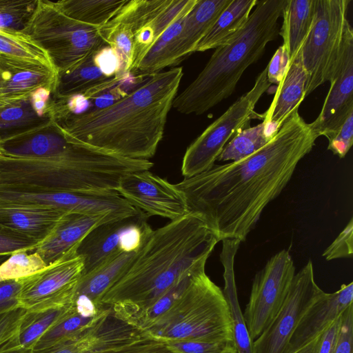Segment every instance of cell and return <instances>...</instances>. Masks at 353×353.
I'll return each instance as SVG.
<instances>
[{"mask_svg": "<svg viewBox=\"0 0 353 353\" xmlns=\"http://www.w3.org/2000/svg\"><path fill=\"white\" fill-rule=\"evenodd\" d=\"M319 137L296 110L254 153L214 165L175 186L185 199L188 213L205 222L220 241L235 239L243 242L267 205L287 186Z\"/></svg>", "mask_w": 353, "mask_h": 353, "instance_id": "obj_1", "label": "cell"}, {"mask_svg": "<svg viewBox=\"0 0 353 353\" xmlns=\"http://www.w3.org/2000/svg\"><path fill=\"white\" fill-rule=\"evenodd\" d=\"M219 241L205 222L190 213L152 230L125 272L103 294L99 307L111 308L127 323L181 280L205 269Z\"/></svg>", "mask_w": 353, "mask_h": 353, "instance_id": "obj_2", "label": "cell"}, {"mask_svg": "<svg viewBox=\"0 0 353 353\" xmlns=\"http://www.w3.org/2000/svg\"><path fill=\"white\" fill-rule=\"evenodd\" d=\"M183 68L146 76L114 102L53 121L70 142L133 159L154 157L177 94Z\"/></svg>", "mask_w": 353, "mask_h": 353, "instance_id": "obj_3", "label": "cell"}, {"mask_svg": "<svg viewBox=\"0 0 353 353\" xmlns=\"http://www.w3.org/2000/svg\"><path fill=\"white\" fill-rule=\"evenodd\" d=\"M152 166L150 160L125 158L68 141L61 152L44 157L1 152L0 187L37 192H117L123 176Z\"/></svg>", "mask_w": 353, "mask_h": 353, "instance_id": "obj_4", "label": "cell"}, {"mask_svg": "<svg viewBox=\"0 0 353 353\" xmlns=\"http://www.w3.org/2000/svg\"><path fill=\"white\" fill-rule=\"evenodd\" d=\"M285 0L258 1L242 29L226 44L215 48L196 79L180 94L172 107L184 114H202L234 92L245 70L276 39Z\"/></svg>", "mask_w": 353, "mask_h": 353, "instance_id": "obj_5", "label": "cell"}, {"mask_svg": "<svg viewBox=\"0 0 353 353\" xmlns=\"http://www.w3.org/2000/svg\"><path fill=\"white\" fill-rule=\"evenodd\" d=\"M165 343L187 341L233 342L232 320L223 290L202 270L170 308L142 332Z\"/></svg>", "mask_w": 353, "mask_h": 353, "instance_id": "obj_6", "label": "cell"}, {"mask_svg": "<svg viewBox=\"0 0 353 353\" xmlns=\"http://www.w3.org/2000/svg\"><path fill=\"white\" fill-rule=\"evenodd\" d=\"M99 28L68 17L54 1L37 0L21 31L47 53L59 73L108 46Z\"/></svg>", "mask_w": 353, "mask_h": 353, "instance_id": "obj_7", "label": "cell"}, {"mask_svg": "<svg viewBox=\"0 0 353 353\" xmlns=\"http://www.w3.org/2000/svg\"><path fill=\"white\" fill-rule=\"evenodd\" d=\"M271 84L267 77V66L257 76L250 90L239 97L187 148L181 174L189 178L210 170L226 144L240 131L250 127V121L259 118L256 104Z\"/></svg>", "mask_w": 353, "mask_h": 353, "instance_id": "obj_8", "label": "cell"}, {"mask_svg": "<svg viewBox=\"0 0 353 353\" xmlns=\"http://www.w3.org/2000/svg\"><path fill=\"white\" fill-rule=\"evenodd\" d=\"M350 0H316L312 28L301 54L307 75L305 97L328 81L340 55Z\"/></svg>", "mask_w": 353, "mask_h": 353, "instance_id": "obj_9", "label": "cell"}, {"mask_svg": "<svg viewBox=\"0 0 353 353\" xmlns=\"http://www.w3.org/2000/svg\"><path fill=\"white\" fill-rule=\"evenodd\" d=\"M288 250H282L267 261L253 279L243 318L252 341L256 339L279 313L295 275Z\"/></svg>", "mask_w": 353, "mask_h": 353, "instance_id": "obj_10", "label": "cell"}, {"mask_svg": "<svg viewBox=\"0 0 353 353\" xmlns=\"http://www.w3.org/2000/svg\"><path fill=\"white\" fill-rule=\"evenodd\" d=\"M78 245L43 269L19 279V307L40 311L74 301L76 285L83 270V259L77 252Z\"/></svg>", "mask_w": 353, "mask_h": 353, "instance_id": "obj_11", "label": "cell"}, {"mask_svg": "<svg viewBox=\"0 0 353 353\" xmlns=\"http://www.w3.org/2000/svg\"><path fill=\"white\" fill-rule=\"evenodd\" d=\"M141 210L131 216L100 224L81 240L77 254L83 261L82 274H88L123 252L137 251L152 229Z\"/></svg>", "mask_w": 353, "mask_h": 353, "instance_id": "obj_12", "label": "cell"}, {"mask_svg": "<svg viewBox=\"0 0 353 353\" xmlns=\"http://www.w3.org/2000/svg\"><path fill=\"white\" fill-rule=\"evenodd\" d=\"M309 260L295 274L283 306L262 334L253 341L254 353H283L300 319L323 292Z\"/></svg>", "mask_w": 353, "mask_h": 353, "instance_id": "obj_13", "label": "cell"}, {"mask_svg": "<svg viewBox=\"0 0 353 353\" xmlns=\"http://www.w3.org/2000/svg\"><path fill=\"white\" fill-rule=\"evenodd\" d=\"M116 191L148 216H159L173 221L188 214L185 199L175 184L149 170L123 176Z\"/></svg>", "mask_w": 353, "mask_h": 353, "instance_id": "obj_14", "label": "cell"}, {"mask_svg": "<svg viewBox=\"0 0 353 353\" xmlns=\"http://www.w3.org/2000/svg\"><path fill=\"white\" fill-rule=\"evenodd\" d=\"M330 88L318 117L311 123L319 136L335 133L353 112V30L345 25L342 47L328 81Z\"/></svg>", "mask_w": 353, "mask_h": 353, "instance_id": "obj_15", "label": "cell"}, {"mask_svg": "<svg viewBox=\"0 0 353 353\" xmlns=\"http://www.w3.org/2000/svg\"><path fill=\"white\" fill-rule=\"evenodd\" d=\"M107 46L58 73L53 98L65 99L81 96L88 99L118 83L125 74L120 65L102 66L113 52L109 46L102 63Z\"/></svg>", "mask_w": 353, "mask_h": 353, "instance_id": "obj_16", "label": "cell"}, {"mask_svg": "<svg viewBox=\"0 0 353 353\" xmlns=\"http://www.w3.org/2000/svg\"><path fill=\"white\" fill-rule=\"evenodd\" d=\"M352 302V282L341 285L336 292H323L300 319L283 353H312L321 335Z\"/></svg>", "mask_w": 353, "mask_h": 353, "instance_id": "obj_17", "label": "cell"}, {"mask_svg": "<svg viewBox=\"0 0 353 353\" xmlns=\"http://www.w3.org/2000/svg\"><path fill=\"white\" fill-rule=\"evenodd\" d=\"M137 329L112 312L77 334L50 347L28 353H89L98 348L122 345L138 339Z\"/></svg>", "mask_w": 353, "mask_h": 353, "instance_id": "obj_18", "label": "cell"}, {"mask_svg": "<svg viewBox=\"0 0 353 353\" xmlns=\"http://www.w3.org/2000/svg\"><path fill=\"white\" fill-rule=\"evenodd\" d=\"M58 77L52 67L0 56V99L5 106L29 97L40 87L55 90Z\"/></svg>", "mask_w": 353, "mask_h": 353, "instance_id": "obj_19", "label": "cell"}, {"mask_svg": "<svg viewBox=\"0 0 353 353\" xmlns=\"http://www.w3.org/2000/svg\"><path fill=\"white\" fill-rule=\"evenodd\" d=\"M0 203L88 216L99 214L103 206L101 197L95 193L22 191L1 187Z\"/></svg>", "mask_w": 353, "mask_h": 353, "instance_id": "obj_20", "label": "cell"}, {"mask_svg": "<svg viewBox=\"0 0 353 353\" xmlns=\"http://www.w3.org/2000/svg\"><path fill=\"white\" fill-rule=\"evenodd\" d=\"M307 75L303 67L301 50L290 61L269 108L263 115V121L271 135H274L281 125L296 110L305 97V90Z\"/></svg>", "mask_w": 353, "mask_h": 353, "instance_id": "obj_21", "label": "cell"}, {"mask_svg": "<svg viewBox=\"0 0 353 353\" xmlns=\"http://www.w3.org/2000/svg\"><path fill=\"white\" fill-rule=\"evenodd\" d=\"M114 221L107 216L66 214L34 250L47 265L61 258L96 226Z\"/></svg>", "mask_w": 353, "mask_h": 353, "instance_id": "obj_22", "label": "cell"}, {"mask_svg": "<svg viewBox=\"0 0 353 353\" xmlns=\"http://www.w3.org/2000/svg\"><path fill=\"white\" fill-rule=\"evenodd\" d=\"M65 214L57 210L0 203V227L40 243Z\"/></svg>", "mask_w": 353, "mask_h": 353, "instance_id": "obj_23", "label": "cell"}, {"mask_svg": "<svg viewBox=\"0 0 353 353\" xmlns=\"http://www.w3.org/2000/svg\"><path fill=\"white\" fill-rule=\"evenodd\" d=\"M221 241L220 260L223 267V292L230 309L234 344L237 353H254L253 341L239 305L234 276V259L241 242L235 239H225Z\"/></svg>", "mask_w": 353, "mask_h": 353, "instance_id": "obj_24", "label": "cell"}, {"mask_svg": "<svg viewBox=\"0 0 353 353\" xmlns=\"http://www.w3.org/2000/svg\"><path fill=\"white\" fill-rule=\"evenodd\" d=\"M232 0H198L185 17L176 48L178 65L194 52L198 43L209 31Z\"/></svg>", "mask_w": 353, "mask_h": 353, "instance_id": "obj_25", "label": "cell"}, {"mask_svg": "<svg viewBox=\"0 0 353 353\" xmlns=\"http://www.w3.org/2000/svg\"><path fill=\"white\" fill-rule=\"evenodd\" d=\"M3 153L22 157H44L61 152L68 145L53 121L39 128L0 141Z\"/></svg>", "mask_w": 353, "mask_h": 353, "instance_id": "obj_26", "label": "cell"}, {"mask_svg": "<svg viewBox=\"0 0 353 353\" xmlns=\"http://www.w3.org/2000/svg\"><path fill=\"white\" fill-rule=\"evenodd\" d=\"M316 10V0H285L279 34L290 60L298 54L305 41L314 23Z\"/></svg>", "mask_w": 353, "mask_h": 353, "instance_id": "obj_27", "label": "cell"}, {"mask_svg": "<svg viewBox=\"0 0 353 353\" xmlns=\"http://www.w3.org/2000/svg\"><path fill=\"white\" fill-rule=\"evenodd\" d=\"M257 1L232 0L198 43L194 52L215 49L229 42L245 25Z\"/></svg>", "mask_w": 353, "mask_h": 353, "instance_id": "obj_28", "label": "cell"}, {"mask_svg": "<svg viewBox=\"0 0 353 353\" xmlns=\"http://www.w3.org/2000/svg\"><path fill=\"white\" fill-rule=\"evenodd\" d=\"M137 251L121 253L81 275L76 285L74 298H84L99 307V301L103 294L125 272Z\"/></svg>", "mask_w": 353, "mask_h": 353, "instance_id": "obj_29", "label": "cell"}, {"mask_svg": "<svg viewBox=\"0 0 353 353\" xmlns=\"http://www.w3.org/2000/svg\"><path fill=\"white\" fill-rule=\"evenodd\" d=\"M187 14L178 18L159 36L139 63L135 72L143 77L176 65L177 40Z\"/></svg>", "mask_w": 353, "mask_h": 353, "instance_id": "obj_30", "label": "cell"}, {"mask_svg": "<svg viewBox=\"0 0 353 353\" xmlns=\"http://www.w3.org/2000/svg\"><path fill=\"white\" fill-rule=\"evenodd\" d=\"M128 0H61L56 6L68 17L100 28L107 23Z\"/></svg>", "mask_w": 353, "mask_h": 353, "instance_id": "obj_31", "label": "cell"}, {"mask_svg": "<svg viewBox=\"0 0 353 353\" xmlns=\"http://www.w3.org/2000/svg\"><path fill=\"white\" fill-rule=\"evenodd\" d=\"M75 310L74 301L40 311H28L21 322L19 341L22 348L32 350L39 338Z\"/></svg>", "mask_w": 353, "mask_h": 353, "instance_id": "obj_32", "label": "cell"}, {"mask_svg": "<svg viewBox=\"0 0 353 353\" xmlns=\"http://www.w3.org/2000/svg\"><path fill=\"white\" fill-rule=\"evenodd\" d=\"M51 121L34 112L29 97L0 108V141L42 127Z\"/></svg>", "mask_w": 353, "mask_h": 353, "instance_id": "obj_33", "label": "cell"}, {"mask_svg": "<svg viewBox=\"0 0 353 353\" xmlns=\"http://www.w3.org/2000/svg\"><path fill=\"white\" fill-rule=\"evenodd\" d=\"M0 56L54 68L47 53L21 30L0 28Z\"/></svg>", "mask_w": 353, "mask_h": 353, "instance_id": "obj_34", "label": "cell"}, {"mask_svg": "<svg viewBox=\"0 0 353 353\" xmlns=\"http://www.w3.org/2000/svg\"><path fill=\"white\" fill-rule=\"evenodd\" d=\"M272 136L264 121L243 129L226 144L217 161H239L262 148Z\"/></svg>", "mask_w": 353, "mask_h": 353, "instance_id": "obj_35", "label": "cell"}, {"mask_svg": "<svg viewBox=\"0 0 353 353\" xmlns=\"http://www.w3.org/2000/svg\"><path fill=\"white\" fill-rule=\"evenodd\" d=\"M46 266L36 252L32 254H28L26 250L14 252L0 265V282L30 276Z\"/></svg>", "mask_w": 353, "mask_h": 353, "instance_id": "obj_36", "label": "cell"}, {"mask_svg": "<svg viewBox=\"0 0 353 353\" xmlns=\"http://www.w3.org/2000/svg\"><path fill=\"white\" fill-rule=\"evenodd\" d=\"M37 3V0H0V28L22 30Z\"/></svg>", "mask_w": 353, "mask_h": 353, "instance_id": "obj_37", "label": "cell"}, {"mask_svg": "<svg viewBox=\"0 0 353 353\" xmlns=\"http://www.w3.org/2000/svg\"><path fill=\"white\" fill-rule=\"evenodd\" d=\"M89 353H179L168 343L143 334L139 339L118 345L98 348Z\"/></svg>", "mask_w": 353, "mask_h": 353, "instance_id": "obj_38", "label": "cell"}, {"mask_svg": "<svg viewBox=\"0 0 353 353\" xmlns=\"http://www.w3.org/2000/svg\"><path fill=\"white\" fill-rule=\"evenodd\" d=\"M27 312L18 307L0 314V349L19 338L20 326Z\"/></svg>", "mask_w": 353, "mask_h": 353, "instance_id": "obj_39", "label": "cell"}, {"mask_svg": "<svg viewBox=\"0 0 353 353\" xmlns=\"http://www.w3.org/2000/svg\"><path fill=\"white\" fill-rule=\"evenodd\" d=\"M353 254V219L351 218L334 241L324 250L326 261L351 258Z\"/></svg>", "mask_w": 353, "mask_h": 353, "instance_id": "obj_40", "label": "cell"}, {"mask_svg": "<svg viewBox=\"0 0 353 353\" xmlns=\"http://www.w3.org/2000/svg\"><path fill=\"white\" fill-rule=\"evenodd\" d=\"M327 150L342 159L345 157L353 143V112L332 135L327 138Z\"/></svg>", "mask_w": 353, "mask_h": 353, "instance_id": "obj_41", "label": "cell"}, {"mask_svg": "<svg viewBox=\"0 0 353 353\" xmlns=\"http://www.w3.org/2000/svg\"><path fill=\"white\" fill-rule=\"evenodd\" d=\"M39 241L0 227V256L20 251L34 250Z\"/></svg>", "mask_w": 353, "mask_h": 353, "instance_id": "obj_42", "label": "cell"}, {"mask_svg": "<svg viewBox=\"0 0 353 353\" xmlns=\"http://www.w3.org/2000/svg\"><path fill=\"white\" fill-rule=\"evenodd\" d=\"M179 353H222L234 344L226 341H187L168 343Z\"/></svg>", "mask_w": 353, "mask_h": 353, "instance_id": "obj_43", "label": "cell"}, {"mask_svg": "<svg viewBox=\"0 0 353 353\" xmlns=\"http://www.w3.org/2000/svg\"><path fill=\"white\" fill-rule=\"evenodd\" d=\"M340 332L333 353H353V304L341 314Z\"/></svg>", "mask_w": 353, "mask_h": 353, "instance_id": "obj_44", "label": "cell"}, {"mask_svg": "<svg viewBox=\"0 0 353 353\" xmlns=\"http://www.w3.org/2000/svg\"><path fill=\"white\" fill-rule=\"evenodd\" d=\"M290 61L289 53L283 45L279 46L267 65V77L270 84L279 85Z\"/></svg>", "mask_w": 353, "mask_h": 353, "instance_id": "obj_45", "label": "cell"}, {"mask_svg": "<svg viewBox=\"0 0 353 353\" xmlns=\"http://www.w3.org/2000/svg\"><path fill=\"white\" fill-rule=\"evenodd\" d=\"M20 290L19 279L0 282V314L19 307L18 298Z\"/></svg>", "mask_w": 353, "mask_h": 353, "instance_id": "obj_46", "label": "cell"}, {"mask_svg": "<svg viewBox=\"0 0 353 353\" xmlns=\"http://www.w3.org/2000/svg\"><path fill=\"white\" fill-rule=\"evenodd\" d=\"M54 92V90L50 87H40L29 96L32 107L39 117L51 119L50 108Z\"/></svg>", "mask_w": 353, "mask_h": 353, "instance_id": "obj_47", "label": "cell"}, {"mask_svg": "<svg viewBox=\"0 0 353 353\" xmlns=\"http://www.w3.org/2000/svg\"><path fill=\"white\" fill-rule=\"evenodd\" d=\"M341 315L321 335L313 346L312 353H333L337 343Z\"/></svg>", "mask_w": 353, "mask_h": 353, "instance_id": "obj_48", "label": "cell"}, {"mask_svg": "<svg viewBox=\"0 0 353 353\" xmlns=\"http://www.w3.org/2000/svg\"><path fill=\"white\" fill-rule=\"evenodd\" d=\"M222 353H237L234 344L227 347Z\"/></svg>", "mask_w": 353, "mask_h": 353, "instance_id": "obj_49", "label": "cell"}, {"mask_svg": "<svg viewBox=\"0 0 353 353\" xmlns=\"http://www.w3.org/2000/svg\"><path fill=\"white\" fill-rule=\"evenodd\" d=\"M4 105L2 104L1 101V99H0V108L3 107Z\"/></svg>", "mask_w": 353, "mask_h": 353, "instance_id": "obj_50", "label": "cell"}, {"mask_svg": "<svg viewBox=\"0 0 353 353\" xmlns=\"http://www.w3.org/2000/svg\"><path fill=\"white\" fill-rule=\"evenodd\" d=\"M1 150H2V148H1V143H0V152H1Z\"/></svg>", "mask_w": 353, "mask_h": 353, "instance_id": "obj_51", "label": "cell"}]
</instances>
